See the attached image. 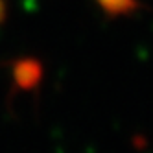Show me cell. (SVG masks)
Listing matches in <instances>:
<instances>
[{
  "label": "cell",
  "mask_w": 153,
  "mask_h": 153,
  "mask_svg": "<svg viewBox=\"0 0 153 153\" xmlns=\"http://www.w3.org/2000/svg\"><path fill=\"white\" fill-rule=\"evenodd\" d=\"M17 76V83L22 87V89H31V87H35V83L39 81V68L35 67V65H20V67L17 68L15 72Z\"/></svg>",
  "instance_id": "6da1fadb"
}]
</instances>
